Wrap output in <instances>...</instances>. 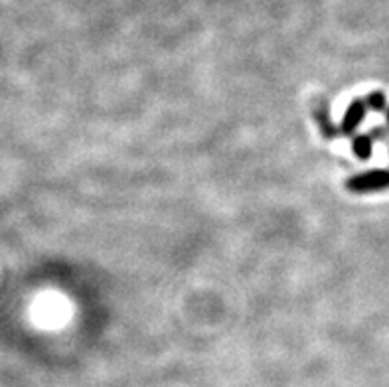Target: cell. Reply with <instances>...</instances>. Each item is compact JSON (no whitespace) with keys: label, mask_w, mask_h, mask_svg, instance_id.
I'll list each match as a JSON object with an SVG mask.
<instances>
[{"label":"cell","mask_w":389,"mask_h":387,"mask_svg":"<svg viewBox=\"0 0 389 387\" xmlns=\"http://www.w3.org/2000/svg\"><path fill=\"white\" fill-rule=\"evenodd\" d=\"M365 113H367V105H365V99H360L356 97L352 99V103L348 105V109L344 111V117H342L340 129L342 136H354V133L360 129V125L364 123Z\"/></svg>","instance_id":"obj_2"},{"label":"cell","mask_w":389,"mask_h":387,"mask_svg":"<svg viewBox=\"0 0 389 387\" xmlns=\"http://www.w3.org/2000/svg\"><path fill=\"white\" fill-rule=\"evenodd\" d=\"M346 190L350 194H377L389 190V170L374 168L365 170L362 174H354L346 180Z\"/></svg>","instance_id":"obj_1"},{"label":"cell","mask_w":389,"mask_h":387,"mask_svg":"<svg viewBox=\"0 0 389 387\" xmlns=\"http://www.w3.org/2000/svg\"><path fill=\"white\" fill-rule=\"evenodd\" d=\"M386 125H388V129H389V109L386 111Z\"/></svg>","instance_id":"obj_7"},{"label":"cell","mask_w":389,"mask_h":387,"mask_svg":"<svg viewBox=\"0 0 389 387\" xmlns=\"http://www.w3.org/2000/svg\"><path fill=\"white\" fill-rule=\"evenodd\" d=\"M315 119H317L318 127H320V133H322L324 139H336V136L340 134V129L332 121L330 105L326 99H318L317 101V105H315Z\"/></svg>","instance_id":"obj_3"},{"label":"cell","mask_w":389,"mask_h":387,"mask_svg":"<svg viewBox=\"0 0 389 387\" xmlns=\"http://www.w3.org/2000/svg\"><path fill=\"white\" fill-rule=\"evenodd\" d=\"M370 134L374 136V141H381V143H388L389 141V129L388 127H374Z\"/></svg>","instance_id":"obj_6"},{"label":"cell","mask_w":389,"mask_h":387,"mask_svg":"<svg viewBox=\"0 0 389 387\" xmlns=\"http://www.w3.org/2000/svg\"><path fill=\"white\" fill-rule=\"evenodd\" d=\"M365 105H367V109L374 111V113H386V111L389 109L388 97H386V93H383L381 89L370 91V93L365 95Z\"/></svg>","instance_id":"obj_5"},{"label":"cell","mask_w":389,"mask_h":387,"mask_svg":"<svg viewBox=\"0 0 389 387\" xmlns=\"http://www.w3.org/2000/svg\"><path fill=\"white\" fill-rule=\"evenodd\" d=\"M374 136L370 133L365 134H356L352 139V155L358 160H362V162H365V160H370V158L374 157Z\"/></svg>","instance_id":"obj_4"}]
</instances>
